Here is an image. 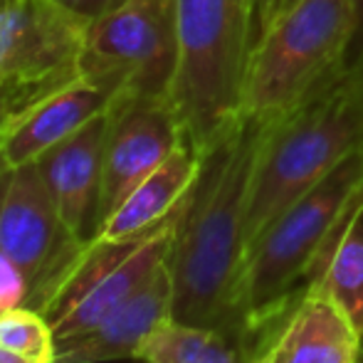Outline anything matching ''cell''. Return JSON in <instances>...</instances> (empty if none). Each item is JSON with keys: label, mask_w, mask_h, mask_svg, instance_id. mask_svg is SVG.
<instances>
[{"label": "cell", "mask_w": 363, "mask_h": 363, "mask_svg": "<svg viewBox=\"0 0 363 363\" xmlns=\"http://www.w3.org/2000/svg\"><path fill=\"white\" fill-rule=\"evenodd\" d=\"M116 99L119 96L114 91L79 69L67 82L52 86L15 111L0 148V163L5 168L35 163L60 141L69 139L91 119L109 111Z\"/></svg>", "instance_id": "11"}, {"label": "cell", "mask_w": 363, "mask_h": 363, "mask_svg": "<svg viewBox=\"0 0 363 363\" xmlns=\"http://www.w3.org/2000/svg\"><path fill=\"white\" fill-rule=\"evenodd\" d=\"M183 203L166 223L124 240L77 242L25 304L52 329L55 344L94 329L106 314L136 294L168 259Z\"/></svg>", "instance_id": "6"}, {"label": "cell", "mask_w": 363, "mask_h": 363, "mask_svg": "<svg viewBox=\"0 0 363 363\" xmlns=\"http://www.w3.org/2000/svg\"><path fill=\"white\" fill-rule=\"evenodd\" d=\"M361 148L363 65L344 67L294 109L264 121L245 218V255L289 206Z\"/></svg>", "instance_id": "2"}, {"label": "cell", "mask_w": 363, "mask_h": 363, "mask_svg": "<svg viewBox=\"0 0 363 363\" xmlns=\"http://www.w3.org/2000/svg\"><path fill=\"white\" fill-rule=\"evenodd\" d=\"M0 349L23 354L30 359L52 361L55 336L48 319L38 309L23 304L0 314Z\"/></svg>", "instance_id": "18"}, {"label": "cell", "mask_w": 363, "mask_h": 363, "mask_svg": "<svg viewBox=\"0 0 363 363\" xmlns=\"http://www.w3.org/2000/svg\"><path fill=\"white\" fill-rule=\"evenodd\" d=\"M5 173H8V168L0 163V193H3ZM25 301H28V282H25L18 264L8 257V252L0 245V314L15 309V306H23Z\"/></svg>", "instance_id": "19"}, {"label": "cell", "mask_w": 363, "mask_h": 363, "mask_svg": "<svg viewBox=\"0 0 363 363\" xmlns=\"http://www.w3.org/2000/svg\"><path fill=\"white\" fill-rule=\"evenodd\" d=\"M264 121L238 116L201 148V171L183 201L168 255L173 319L245 344L238 289L245 264V218Z\"/></svg>", "instance_id": "1"}, {"label": "cell", "mask_w": 363, "mask_h": 363, "mask_svg": "<svg viewBox=\"0 0 363 363\" xmlns=\"http://www.w3.org/2000/svg\"><path fill=\"white\" fill-rule=\"evenodd\" d=\"M291 3H296V0H279V3H277V10H274V15H277L279 10H284V8H287V5H291ZM274 15H272V18H274Z\"/></svg>", "instance_id": "26"}, {"label": "cell", "mask_w": 363, "mask_h": 363, "mask_svg": "<svg viewBox=\"0 0 363 363\" xmlns=\"http://www.w3.org/2000/svg\"><path fill=\"white\" fill-rule=\"evenodd\" d=\"M178 62L171 99L201 151L242 116L252 52V0H176Z\"/></svg>", "instance_id": "3"}, {"label": "cell", "mask_w": 363, "mask_h": 363, "mask_svg": "<svg viewBox=\"0 0 363 363\" xmlns=\"http://www.w3.org/2000/svg\"><path fill=\"white\" fill-rule=\"evenodd\" d=\"M52 3H57L60 8H65L67 13H72L79 20L91 25L94 20L104 18L106 13L119 8L124 0H52Z\"/></svg>", "instance_id": "20"}, {"label": "cell", "mask_w": 363, "mask_h": 363, "mask_svg": "<svg viewBox=\"0 0 363 363\" xmlns=\"http://www.w3.org/2000/svg\"><path fill=\"white\" fill-rule=\"evenodd\" d=\"M354 5V35H351L349 52H346V67H361L363 65V0H351Z\"/></svg>", "instance_id": "21"}, {"label": "cell", "mask_w": 363, "mask_h": 363, "mask_svg": "<svg viewBox=\"0 0 363 363\" xmlns=\"http://www.w3.org/2000/svg\"><path fill=\"white\" fill-rule=\"evenodd\" d=\"M176 62V0H124L86 28L79 69L116 96H168Z\"/></svg>", "instance_id": "7"}, {"label": "cell", "mask_w": 363, "mask_h": 363, "mask_svg": "<svg viewBox=\"0 0 363 363\" xmlns=\"http://www.w3.org/2000/svg\"><path fill=\"white\" fill-rule=\"evenodd\" d=\"M0 363H52V361H40V359H30L23 354H13V351L0 349Z\"/></svg>", "instance_id": "24"}, {"label": "cell", "mask_w": 363, "mask_h": 363, "mask_svg": "<svg viewBox=\"0 0 363 363\" xmlns=\"http://www.w3.org/2000/svg\"><path fill=\"white\" fill-rule=\"evenodd\" d=\"M351 0H296L279 10L250 52L242 114L277 119L346 67Z\"/></svg>", "instance_id": "5"}, {"label": "cell", "mask_w": 363, "mask_h": 363, "mask_svg": "<svg viewBox=\"0 0 363 363\" xmlns=\"http://www.w3.org/2000/svg\"><path fill=\"white\" fill-rule=\"evenodd\" d=\"M245 363H272V351H269V344L264 349H259L255 356H250Z\"/></svg>", "instance_id": "25"}, {"label": "cell", "mask_w": 363, "mask_h": 363, "mask_svg": "<svg viewBox=\"0 0 363 363\" xmlns=\"http://www.w3.org/2000/svg\"><path fill=\"white\" fill-rule=\"evenodd\" d=\"M144 363H240L235 344L220 331L168 321L141 346Z\"/></svg>", "instance_id": "17"}, {"label": "cell", "mask_w": 363, "mask_h": 363, "mask_svg": "<svg viewBox=\"0 0 363 363\" xmlns=\"http://www.w3.org/2000/svg\"><path fill=\"white\" fill-rule=\"evenodd\" d=\"M277 3H279V0H272V15H274V10H277ZM269 20H272V18H269Z\"/></svg>", "instance_id": "27"}, {"label": "cell", "mask_w": 363, "mask_h": 363, "mask_svg": "<svg viewBox=\"0 0 363 363\" xmlns=\"http://www.w3.org/2000/svg\"><path fill=\"white\" fill-rule=\"evenodd\" d=\"M86 28L52 0H0V86L23 106L67 82L79 72Z\"/></svg>", "instance_id": "8"}, {"label": "cell", "mask_w": 363, "mask_h": 363, "mask_svg": "<svg viewBox=\"0 0 363 363\" xmlns=\"http://www.w3.org/2000/svg\"><path fill=\"white\" fill-rule=\"evenodd\" d=\"M168 321H173V277L166 259L144 287L106 314L94 329L55 344L52 363L139 359L141 346Z\"/></svg>", "instance_id": "13"}, {"label": "cell", "mask_w": 363, "mask_h": 363, "mask_svg": "<svg viewBox=\"0 0 363 363\" xmlns=\"http://www.w3.org/2000/svg\"><path fill=\"white\" fill-rule=\"evenodd\" d=\"M361 341L346 311L329 294L304 287L269 351L272 363H359Z\"/></svg>", "instance_id": "14"}, {"label": "cell", "mask_w": 363, "mask_h": 363, "mask_svg": "<svg viewBox=\"0 0 363 363\" xmlns=\"http://www.w3.org/2000/svg\"><path fill=\"white\" fill-rule=\"evenodd\" d=\"M361 188L363 148L289 206L250 247L238 289L245 344L255 331H262L282 314L296 284H306L331 230Z\"/></svg>", "instance_id": "4"}, {"label": "cell", "mask_w": 363, "mask_h": 363, "mask_svg": "<svg viewBox=\"0 0 363 363\" xmlns=\"http://www.w3.org/2000/svg\"><path fill=\"white\" fill-rule=\"evenodd\" d=\"M18 106H20L18 91L0 86V148H3V141H5V136H8V129H10V124H13Z\"/></svg>", "instance_id": "22"}, {"label": "cell", "mask_w": 363, "mask_h": 363, "mask_svg": "<svg viewBox=\"0 0 363 363\" xmlns=\"http://www.w3.org/2000/svg\"><path fill=\"white\" fill-rule=\"evenodd\" d=\"M109 111L91 119L77 134L60 141L35 161L52 193L65 230L74 242H89L99 233V201Z\"/></svg>", "instance_id": "12"}, {"label": "cell", "mask_w": 363, "mask_h": 363, "mask_svg": "<svg viewBox=\"0 0 363 363\" xmlns=\"http://www.w3.org/2000/svg\"><path fill=\"white\" fill-rule=\"evenodd\" d=\"M304 287L329 294L363 339V188L341 213Z\"/></svg>", "instance_id": "16"}, {"label": "cell", "mask_w": 363, "mask_h": 363, "mask_svg": "<svg viewBox=\"0 0 363 363\" xmlns=\"http://www.w3.org/2000/svg\"><path fill=\"white\" fill-rule=\"evenodd\" d=\"M198 171H201V151L186 139L124 198V203L101 225L96 238L124 240L166 223L191 193Z\"/></svg>", "instance_id": "15"}, {"label": "cell", "mask_w": 363, "mask_h": 363, "mask_svg": "<svg viewBox=\"0 0 363 363\" xmlns=\"http://www.w3.org/2000/svg\"><path fill=\"white\" fill-rule=\"evenodd\" d=\"M186 139V129L168 96H119L111 104L104 144L99 230L124 198Z\"/></svg>", "instance_id": "9"}, {"label": "cell", "mask_w": 363, "mask_h": 363, "mask_svg": "<svg viewBox=\"0 0 363 363\" xmlns=\"http://www.w3.org/2000/svg\"><path fill=\"white\" fill-rule=\"evenodd\" d=\"M0 245L28 282V296L74 247L38 163L8 168L0 193Z\"/></svg>", "instance_id": "10"}, {"label": "cell", "mask_w": 363, "mask_h": 363, "mask_svg": "<svg viewBox=\"0 0 363 363\" xmlns=\"http://www.w3.org/2000/svg\"><path fill=\"white\" fill-rule=\"evenodd\" d=\"M269 18H272V0H252V48L262 38Z\"/></svg>", "instance_id": "23"}]
</instances>
